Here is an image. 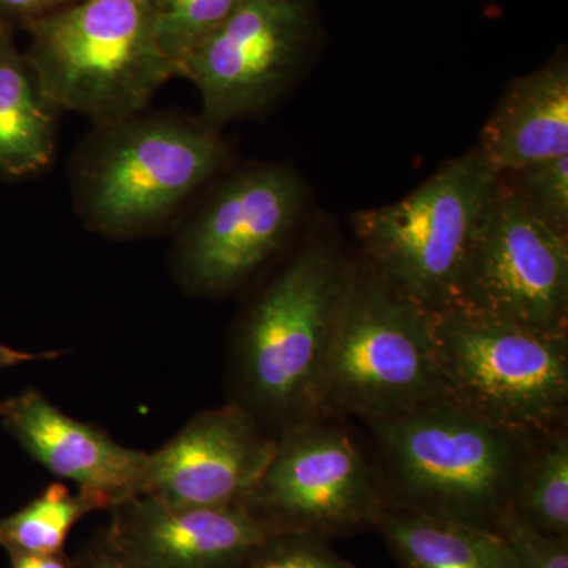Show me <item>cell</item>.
Wrapping results in <instances>:
<instances>
[{"instance_id": "1", "label": "cell", "mask_w": 568, "mask_h": 568, "mask_svg": "<svg viewBox=\"0 0 568 568\" xmlns=\"http://www.w3.org/2000/svg\"><path fill=\"white\" fill-rule=\"evenodd\" d=\"M230 145L203 119L145 112L97 126L71 166L78 215L114 239L153 233L215 178Z\"/></svg>"}, {"instance_id": "2", "label": "cell", "mask_w": 568, "mask_h": 568, "mask_svg": "<svg viewBox=\"0 0 568 568\" xmlns=\"http://www.w3.org/2000/svg\"><path fill=\"white\" fill-rule=\"evenodd\" d=\"M366 424L387 504L495 530L537 440L504 432L448 399Z\"/></svg>"}, {"instance_id": "3", "label": "cell", "mask_w": 568, "mask_h": 568, "mask_svg": "<svg viewBox=\"0 0 568 568\" xmlns=\"http://www.w3.org/2000/svg\"><path fill=\"white\" fill-rule=\"evenodd\" d=\"M354 265L306 245L250 306L237 338L242 403L282 433L321 418L328 347Z\"/></svg>"}, {"instance_id": "4", "label": "cell", "mask_w": 568, "mask_h": 568, "mask_svg": "<svg viewBox=\"0 0 568 568\" xmlns=\"http://www.w3.org/2000/svg\"><path fill=\"white\" fill-rule=\"evenodd\" d=\"M26 29V61L47 102L97 126L145 111L175 77L156 39L152 0H78Z\"/></svg>"}, {"instance_id": "5", "label": "cell", "mask_w": 568, "mask_h": 568, "mask_svg": "<svg viewBox=\"0 0 568 568\" xmlns=\"http://www.w3.org/2000/svg\"><path fill=\"white\" fill-rule=\"evenodd\" d=\"M433 320L435 312L354 265L328 347L321 418L342 413L379 420L447 399Z\"/></svg>"}, {"instance_id": "6", "label": "cell", "mask_w": 568, "mask_h": 568, "mask_svg": "<svg viewBox=\"0 0 568 568\" xmlns=\"http://www.w3.org/2000/svg\"><path fill=\"white\" fill-rule=\"evenodd\" d=\"M435 353L448 402L514 435L566 426L568 335L450 306L435 312Z\"/></svg>"}, {"instance_id": "7", "label": "cell", "mask_w": 568, "mask_h": 568, "mask_svg": "<svg viewBox=\"0 0 568 568\" xmlns=\"http://www.w3.org/2000/svg\"><path fill=\"white\" fill-rule=\"evenodd\" d=\"M499 183L476 148L398 203L355 213L366 267L407 301L429 312L448 308Z\"/></svg>"}, {"instance_id": "8", "label": "cell", "mask_w": 568, "mask_h": 568, "mask_svg": "<svg viewBox=\"0 0 568 568\" xmlns=\"http://www.w3.org/2000/svg\"><path fill=\"white\" fill-rule=\"evenodd\" d=\"M450 306L536 331L567 332L568 231L537 215L500 179Z\"/></svg>"}, {"instance_id": "9", "label": "cell", "mask_w": 568, "mask_h": 568, "mask_svg": "<svg viewBox=\"0 0 568 568\" xmlns=\"http://www.w3.org/2000/svg\"><path fill=\"white\" fill-rule=\"evenodd\" d=\"M305 203L304 181L284 164H261L231 175L179 235V278L194 294L233 293L283 248Z\"/></svg>"}, {"instance_id": "10", "label": "cell", "mask_w": 568, "mask_h": 568, "mask_svg": "<svg viewBox=\"0 0 568 568\" xmlns=\"http://www.w3.org/2000/svg\"><path fill=\"white\" fill-rule=\"evenodd\" d=\"M245 506L283 532L323 537L376 526L387 499L349 433L316 418L282 433Z\"/></svg>"}, {"instance_id": "11", "label": "cell", "mask_w": 568, "mask_h": 568, "mask_svg": "<svg viewBox=\"0 0 568 568\" xmlns=\"http://www.w3.org/2000/svg\"><path fill=\"white\" fill-rule=\"evenodd\" d=\"M315 33V0H241L183 62L213 129L271 106L290 88Z\"/></svg>"}, {"instance_id": "12", "label": "cell", "mask_w": 568, "mask_h": 568, "mask_svg": "<svg viewBox=\"0 0 568 568\" xmlns=\"http://www.w3.org/2000/svg\"><path fill=\"white\" fill-rule=\"evenodd\" d=\"M276 443L239 403L204 410L149 454L142 496L182 507L245 504Z\"/></svg>"}, {"instance_id": "13", "label": "cell", "mask_w": 568, "mask_h": 568, "mask_svg": "<svg viewBox=\"0 0 568 568\" xmlns=\"http://www.w3.org/2000/svg\"><path fill=\"white\" fill-rule=\"evenodd\" d=\"M114 510L111 544L145 568H235L284 534L245 504L182 507L138 496Z\"/></svg>"}, {"instance_id": "14", "label": "cell", "mask_w": 568, "mask_h": 568, "mask_svg": "<svg viewBox=\"0 0 568 568\" xmlns=\"http://www.w3.org/2000/svg\"><path fill=\"white\" fill-rule=\"evenodd\" d=\"M3 425L54 476L73 481L92 510L142 496L149 454L67 416L36 390L7 399Z\"/></svg>"}, {"instance_id": "15", "label": "cell", "mask_w": 568, "mask_h": 568, "mask_svg": "<svg viewBox=\"0 0 568 568\" xmlns=\"http://www.w3.org/2000/svg\"><path fill=\"white\" fill-rule=\"evenodd\" d=\"M477 149L497 174L568 155L566 51L511 82L485 123Z\"/></svg>"}, {"instance_id": "16", "label": "cell", "mask_w": 568, "mask_h": 568, "mask_svg": "<svg viewBox=\"0 0 568 568\" xmlns=\"http://www.w3.org/2000/svg\"><path fill=\"white\" fill-rule=\"evenodd\" d=\"M58 114L14 44L10 24L0 21V178H28L50 166Z\"/></svg>"}, {"instance_id": "17", "label": "cell", "mask_w": 568, "mask_h": 568, "mask_svg": "<svg viewBox=\"0 0 568 568\" xmlns=\"http://www.w3.org/2000/svg\"><path fill=\"white\" fill-rule=\"evenodd\" d=\"M377 528L405 568H518L495 529L387 504Z\"/></svg>"}, {"instance_id": "18", "label": "cell", "mask_w": 568, "mask_h": 568, "mask_svg": "<svg viewBox=\"0 0 568 568\" xmlns=\"http://www.w3.org/2000/svg\"><path fill=\"white\" fill-rule=\"evenodd\" d=\"M510 510L530 528L568 540V435L566 426L530 447Z\"/></svg>"}, {"instance_id": "19", "label": "cell", "mask_w": 568, "mask_h": 568, "mask_svg": "<svg viewBox=\"0 0 568 568\" xmlns=\"http://www.w3.org/2000/svg\"><path fill=\"white\" fill-rule=\"evenodd\" d=\"M89 511L92 507L80 493L51 484L17 514L0 518V547L9 555H61L70 530Z\"/></svg>"}, {"instance_id": "20", "label": "cell", "mask_w": 568, "mask_h": 568, "mask_svg": "<svg viewBox=\"0 0 568 568\" xmlns=\"http://www.w3.org/2000/svg\"><path fill=\"white\" fill-rule=\"evenodd\" d=\"M241 0H152L156 39L179 77L183 62L223 21Z\"/></svg>"}, {"instance_id": "21", "label": "cell", "mask_w": 568, "mask_h": 568, "mask_svg": "<svg viewBox=\"0 0 568 568\" xmlns=\"http://www.w3.org/2000/svg\"><path fill=\"white\" fill-rule=\"evenodd\" d=\"M499 175L537 215L568 231V155Z\"/></svg>"}, {"instance_id": "22", "label": "cell", "mask_w": 568, "mask_h": 568, "mask_svg": "<svg viewBox=\"0 0 568 568\" xmlns=\"http://www.w3.org/2000/svg\"><path fill=\"white\" fill-rule=\"evenodd\" d=\"M246 568H354L310 534L284 532L268 538L245 560Z\"/></svg>"}, {"instance_id": "23", "label": "cell", "mask_w": 568, "mask_h": 568, "mask_svg": "<svg viewBox=\"0 0 568 568\" xmlns=\"http://www.w3.org/2000/svg\"><path fill=\"white\" fill-rule=\"evenodd\" d=\"M514 552L518 568H568V540L545 536L511 510L496 526Z\"/></svg>"}, {"instance_id": "24", "label": "cell", "mask_w": 568, "mask_h": 568, "mask_svg": "<svg viewBox=\"0 0 568 568\" xmlns=\"http://www.w3.org/2000/svg\"><path fill=\"white\" fill-rule=\"evenodd\" d=\"M78 0H0V21L28 26Z\"/></svg>"}, {"instance_id": "25", "label": "cell", "mask_w": 568, "mask_h": 568, "mask_svg": "<svg viewBox=\"0 0 568 568\" xmlns=\"http://www.w3.org/2000/svg\"><path fill=\"white\" fill-rule=\"evenodd\" d=\"M80 568H145L134 562L129 556L119 551L114 545L108 540L103 548L95 549L91 555L85 556Z\"/></svg>"}, {"instance_id": "26", "label": "cell", "mask_w": 568, "mask_h": 568, "mask_svg": "<svg viewBox=\"0 0 568 568\" xmlns=\"http://www.w3.org/2000/svg\"><path fill=\"white\" fill-rule=\"evenodd\" d=\"M11 568H71L61 555H10Z\"/></svg>"}, {"instance_id": "27", "label": "cell", "mask_w": 568, "mask_h": 568, "mask_svg": "<svg viewBox=\"0 0 568 568\" xmlns=\"http://www.w3.org/2000/svg\"><path fill=\"white\" fill-rule=\"evenodd\" d=\"M58 353H22V351L11 349V347L0 345V368H9L24 362L32 361H51Z\"/></svg>"}, {"instance_id": "28", "label": "cell", "mask_w": 568, "mask_h": 568, "mask_svg": "<svg viewBox=\"0 0 568 568\" xmlns=\"http://www.w3.org/2000/svg\"><path fill=\"white\" fill-rule=\"evenodd\" d=\"M6 413V402H0V417Z\"/></svg>"}]
</instances>
